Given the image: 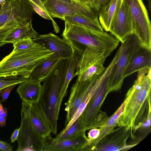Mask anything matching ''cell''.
<instances>
[{
    "instance_id": "cell-1",
    "label": "cell",
    "mask_w": 151,
    "mask_h": 151,
    "mask_svg": "<svg viewBox=\"0 0 151 151\" xmlns=\"http://www.w3.org/2000/svg\"><path fill=\"white\" fill-rule=\"evenodd\" d=\"M69 60L62 59L43 81L37 104L46 116L52 132L56 134L61 102L60 96L68 68Z\"/></svg>"
},
{
    "instance_id": "cell-2",
    "label": "cell",
    "mask_w": 151,
    "mask_h": 151,
    "mask_svg": "<svg viewBox=\"0 0 151 151\" xmlns=\"http://www.w3.org/2000/svg\"><path fill=\"white\" fill-rule=\"evenodd\" d=\"M65 22L62 36L71 46L73 54L82 52L87 47L113 52L119 45V41L116 37L104 31Z\"/></svg>"
},
{
    "instance_id": "cell-3",
    "label": "cell",
    "mask_w": 151,
    "mask_h": 151,
    "mask_svg": "<svg viewBox=\"0 0 151 151\" xmlns=\"http://www.w3.org/2000/svg\"><path fill=\"white\" fill-rule=\"evenodd\" d=\"M147 74L138 72L137 79L127 93L129 98L124 111L118 120L117 125L128 130L141 124L144 111L150 107L151 69Z\"/></svg>"
},
{
    "instance_id": "cell-4",
    "label": "cell",
    "mask_w": 151,
    "mask_h": 151,
    "mask_svg": "<svg viewBox=\"0 0 151 151\" xmlns=\"http://www.w3.org/2000/svg\"><path fill=\"white\" fill-rule=\"evenodd\" d=\"M53 53L35 42L24 50L12 51L0 62V77L22 76L28 78L36 66Z\"/></svg>"
},
{
    "instance_id": "cell-5",
    "label": "cell",
    "mask_w": 151,
    "mask_h": 151,
    "mask_svg": "<svg viewBox=\"0 0 151 151\" xmlns=\"http://www.w3.org/2000/svg\"><path fill=\"white\" fill-rule=\"evenodd\" d=\"M112 52L87 47L81 55L74 57L77 79L82 81L98 77L105 69L104 64L106 59Z\"/></svg>"
},
{
    "instance_id": "cell-6",
    "label": "cell",
    "mask_w": 151,
    "mask_h": 151,
    "mask_svg": "<svg viewBox=\"0 0 151 151\" xmlns=\"http://www.w3.org/2000/svg\"><path fill=\"white\" fill-rule=\"evenodd\" d=\"M119 47L120 55L111 72L109 79V93L119 90L124 78V74L134 53L140 46L139 41L134 33L127 36Z\"/></svg>"
},
{
    "instance_id": "cell-7",
    "label": "cell",
    "mask_w": 151,
    "mask_h": 151,
    "mask_svg": "<svg viewBox=\"0 0 151 151\" xmlns=\"http://www.w3.org/2000/svg\"><path fill=\"white\" fill-rule=\"evenodd\" d=\"M21 106V124L17 151H44L45 139L34 128L26 103L22 101Z\"/></svg>"
},
{
    "instance_id": "cell-8",
    "label": "cell",
    "mask_w": 151,
    "mask_h": 151,
    "mask_svg": "<svg viewBox=\"0 0 151 151\" xmlns=\"http://www.w3.org/2000/svg\"><path fill=\"white\" fill-rule=\"evenodd\" d=\"M131 10L133 33L141 46L151 50V26L147 11L142 0H124Z\"/></svg>"
},
{
    "instance_id": "cell-9",
    "label": "cell",
    "mask_w": 151,
    "mask_h": 151,
    "mask_svg": "<svg viewBox=\"0 0 151 151\" xmlns=\"http://www.w3.org/2000/svg\"><path fill=\"white\" fill-rule=\"evenodd\" d=\"M49 15L52 17L63 20L65 16L76 14L82 15L93 20H98L97 14L73 0L68 3L59 0H47L43 4Z\"/></svg>"
},
{
    "instance_id": "cell-10",
    "label": "cell",
    "mask_w": 151,
    "mask_h": 151,
    "mask_svg": "<svg viewBox=\"0 0 151 151\" xmlns=\"http://www.w3.org/2000/svg\"><path fill=\"white\" fill-rule=\"evenodd\" d=\"M109 31L121 42L127 36L133 33L130 8L124 0H119L112 18Z\"/></svg>"
},
{
    "instance_id": "cell-11",
    "label": "cell",
    "mask_w": 151,
    "mask_h": 151,
    "mask_svg": "<svg viewBox=\"0 0 151 151\" xmlns=\"http://www.w3.org/2000/svg\"><path fill=\"white\" fill-rule=\"evenodd\" d=\"M109 76L103 83L90 100L79 116L85 130L90 129L93 122L99 113L100 108L109 91Z\"/></svg>"
},
{
    "instance_id": "cell-12",
    "label": "cell",
    "mask_w": 151,
    "mask_h": 151,
    "mask_svg": "<svg viewBox=\"0 0 151 151\" xmlns=\"http://www.w3.org/2000/svg\"><path fill=\"white\" fill-rule=\"evenodd\" d=\"M98 78L82 81L76 79L71 88L68 99L65 104L66 107L65 110L67 113L65 126L70 122L85 98L92 84Z\"/></svg>"
},
{
    "instance_id": "cell-13",
    "label": "cell",
    "mask_w": 151,
    "mask_h": 151,
    "mask_svg": "<svg viewBox=\"0 0 151 151\" xmlns=\"http://www.w3.org/2000/svg\"><path fill=\"white\" fill-rule=\"evenodd\" d=\"M47 50L57 54L63 59L69 60L73 55V50L64 39L52 33L38 35L32 39Z\"/></svg>"
},
{
    "instance_id": "cell-14",
    "label": "cell",
    "mask_w": 151,
    "mask_h": 151,
    "mask_svg": "<svg viewBox=\"0 0 151 151\" xmlns=\"http://www.w3.org/2000/svg\"><path fill=\"white\" fill-rule=\"evenodd\" d=\"M88 141L85 134L73 138L45 139L44 151H81Z\"/></svg>"
},
{
    "instance_id": "cell-15",
    "label": "cell",
    "mask_w": 151,
    "mask_h": 151,
    "mask_svg": "<svg viewBox=\"0 0 151 151\" xmlns=\"http://www.w3.org/2000/svg\"><path fill=\"white\" fill-rule=\"evenodd\" d=\"M120 127L105 135L97 144L95 149L96 150L117 151L124 148L128 137V130L125 127Z\"/></svg>"
},
{
    "instance_id": "cell-16",
    "label": "cell",
    "mask_w": 151,
    "mask_h": 151,
    "mask_svg": "<svg viewBox=\"0 0 151 151\" xmlns=\"http://www.w3.org/2000/svg\"><path fill=\"white\" fill-rule=\"evenodd\" d=\"M151 69V50L141 46L133 55L125 72V78L142 70Z\"/></svg>"
},
{
    "instance_id": "cell-17",
    "label": "cell",
    "mask_w": 151,
    "mask_h": 151,
    "mask_svg": "<svg viewBox=\"0 0 151 151\" xmlns=\"http://www.w3.org/2000/svg\"><path fill=\"white\" fill-rule=\"evenodd\" d=\"M26 103L32 123L36 130L45 139L50 137L52 132L50 127L46 116L37 103Z\"/></svg>"
},
{
    "instance_id": "cell-18",
    "label": "cell",
    "mask_w": 151,
    "mask_h": 151,
    "mask_svg": "<svg viewBox=\"0 0 151 151\" xmlns=\"http://www.w3.org/2000/svg\"><path fill=\"white\" fill-rule=\"evenodd\" d=\"M42 85L30 78L19 84L17 89L20 99L28 103H38L41 95Z\"/></svg>"
},
{
    "instance_id": "cell-19",
    "label": "cell",
    "mask_w": 151,
    "mask_h": 151,
    "mask_svg": "<svg viewBox=\"0 0 151 151\" xmlns=\"http://www.w3.org/2000/svg\"><path fill=\"white\" fill-rule=\"evenodd\" d=\"M62 59L57 54L53 53L36 66L30 74L29 78L41 83Z\"/></svg>"
},
{
    "instance_id": "cell-20",
    "label": "cell",
    "mask_w": 151,
    "mask_h": 151,
    "mask_svg": "<svg viewBox=\"0 0 151 151\" xmlns=\"http://www.w3.org/2000/svg\"><path fill=\"white\" fill-rule=\"evenodd\" d=\"M32 17L25 21L19 27L14 29L4 40L5 43H13L14 42L26 37L33 39L39 35L33 29Z\"/></svg>"
},
{
    "instance_id": "cell-21",
    "label": "cell",
    "mask_w": 151,
    "mask_h": 151,
    "mask_svg": "<svg viewBox=\"0 0 151 151\" xmlns=\"http://www.w3.org/2000/svg\"><path fill=\"white\" fill-rule=\"evenodd\" d=\"M119 1V0H111L98 13L100 24L102 29L106 32L109 31L112 18Z\"/></svg>"
},
{
    "instance_id": "cell-22",
    "label": "cell",
    "mask_w": 151,
    "mask_h": 151,
    "mask_svg": "<svg viewBox=\"0 0 151 151\" xmlns=\"http://www.w3.org/2000/svg\"><path fill=\"white\" fill-rule=\"evenodd\" d=\"M128 101V99L126 98L116 112L110 118H108L103 126L100 127V133L98 137L95 140V144H97L105 135L112 131L117 125L118 120L124 112Z\"/></svg>"
},
{
    "instance_id": "cell-23",
    "label": "cell",
    "mask_w": 151,
    "mask_h": 151,
    "mask_svg": "<svg viewBox=\"0 0 151 151\" xmlns=\"http://www.w3.org/2000/svg\"><path fill=\"white\" fill-rule=\"evenodd\" d=\"M63 20L97 30L104 31L98 20H93L82 15L76 14L65 16Z\"/></svg>"
},
{
    "instance_id": "cell-24",
    "label": "cell",
    "mask_w": 151,
    "mask_h": 151,
    "mask_svg": "<svg viewBox=\"0 0 151 151\" xmlns=\"http://www.w3.org/2000/svg\"><path fill=\"white\" fill-rule=\"evenodd\" d=\"M86 131L79 117L65 131L59 133L55 138L60 139H72L85 134Z\"/></svg>"
},
{
    "instance_id": "cell-25",
    "label": "cell",
    "mask_w": 151,
    "mask_h": 151,
    "mask_svg": "<svg viewBox=\"0 0 151 151\" xmlns=\"http://www.w3.org/2000/svg\"><path fill=\"white\" fill-rule=\"evenodd\" d=\"M76 65V60L73 55L69 60L66 74L60 91V100L61 102L63 98L66 94L67 88L70 82L73 78L75 76Z\"/></svg>"
},
{
    "instance_id": "cell-26",
    "label": "cell",
    "mask_w": 151,
    "mask_h": 151,
    "mask_svg": "<svg viewBox=\"0 0 151 151\" xmlns=\"http://www.w3.org/2000/svg\"><path fill=\"white\" fill-rule=\"evenodd\" d=\"M13 0H6L0 11V28L2 27L9 18L12 12Z\"/></svg>"
},
{
    "instance_id": "cell-27",
    "label": "cell",
    "mask_w": 151,
    "mask_h": 151,
    "mask_svg": "<svg viewBox=\"0 0 151 151\" xmlns=\"http://www.w3.org/2000/svg\"><path fill=\"white\" fill-rule=\"evenodd\" d=\"M26 79L22 76L0 77V90L11 85L20 84Z\"/></svg>"
},
{
    "instance_id": "cell-28",
    "label": "cell",
    "mask_w": 151,
    "mask_h": 151,
    "mask_svg": "<svg viewBox=\"0 0 151 151\" xmlns=\"http://www.w3.org/2000/svg\"><path fill=\"white\" fill-rule=\"evenodd\" d=\"M33 43L32 39L29 37H25L13 43L14 49L12 51L16 52L24 50L32 45Z\"/></svg>"
},
{
    "instance_id": "cell-29",
    "label": "cell",
    "mask_w": 151,
    "mask_h": 151,
    "mask_svg": "<svg viewBox=\"0 0 151 151\" xmlns=\"http://www.w3.org/2000/svg\"><path fill=\"white\" fill-rule=\"evenodd\" d=\"M18 27L3 26L0 28V47L6 44L4 42V40L14 29Z\"/></svg>"
},
{
    "instance_id": "cell-30",
    "label": "cell",
    "mask_w": 151,
    "mask_h": 151,
    "mask_svg": "<svg viewBox=\"0 0 151 151\" xmlns=\"http://www.w3.org/2000/svg\"><path fill=\"white\" fill-rule=\"evenodd\" d=\"M16 85H13L5 88L0 91L1 96L2 102H4L8 98L9 94L13 88Z\"/></svg>"
},
{
    "instance_id": "cell-31",
    "label": "cell",
    "mask_w": 151,
    "mask_h": 151,
    "mask_svg": "<svg viewBox=\"0 0 151 151\" xmlns=\"http://www.w3.org/2000/svg\"><path fill=\"white\" fill-rule=\"evenodd\" d=\"M100 133V129L95 128L91 129L88 133V142H91L97 139Z\"/></svg>"
},
{
    "instance_id": "cell-32",
    "label": "cell",
    "mask_w": 151,
    "mask_h": 151,
    "mask_svg": "<svg viewBox=\"0 0 151 151\" xmlns=\"http://www.w3.org/2000/svg\"><path fill=\"white\" fill-rule=\"evenodd\" d=\"M111 0H93L94 11L98 14L100 9L106 5Z\"/></svg>"
},
{
    "instance_id": "cell-33",
    "label": "cell",
    "mask_w": 151,
    "mask_h": 151,
    "mask_svg": "<svg viewBox=\"0 0 151 151\" xmlns=\"http://www.w3.org/2000/svg\"><path fill=\"white\" fill-rule=\"evenodd\" d=\"M73 0L86 8L89 9H92L94 12V6L93 0Z\"/></svg>"
},
{
    "instance_id": "cell-34",
    "label": "cell",
    "mask_w": 151,
    "mask_h": 151,
    "mask_svg": "<svg viewBox=\"0 0 151 151\" xmlns=\"http://www.w3.org/2000/svg\"><path fill=\"white\" fill-rule=\"evenodd\" d=\"M0 150L3 151H12L13 147L10 144L0 140Z\"/></svg>"
},
{
    "instance_id": "cell-35",
    "label": "cell",
    "mask_w": 151,
    "mask_h": 151,
    "mask_svg": "<svg viewBox=\"0 0 151 151\" xmlns=\"http://www.w3.org/2000/svg\"><path fill=\"white\" fill-rule=\"evenodd\" d=\"M20 129V127L16 129L13 132L11 137V143L14 142L18 138V134Z\"/></svg>"
},
{
    "instance_id": "cell-36",
    "label": "cell",
    "mask_w": 151,
    "mask_h": 151,
    "mask_svg": "<svg viewBox=\"0 0 151 151\" xmlns=\"http://www.w3.org/2000/svg\"><path fill=\"white\" fill-rule=\"evenodd\" d=\"M32 1L41 7L44 11L48 14L49 15L45 8L44 6L40 0H30Z\"/></svg>"
},
{
    "instance_id": "cell-37",
    "label": "cell",
    "mask_w": 151,
    "mask_h": 151,
    "mask_svg": "<svg viewBox=\"0 0 151 151\" xmlns=\"http://www.w3.org/2000/svg\"><path fill=\"white\" fill-rule=\"evenodd\" d=\"M6 118L0 116V126L1 127H3L5 125Z\"/></svg>"
},
{
    "instance_id": "cell-38",
    "label": "cell",
    "mask_w": 151,
    "mask_h": 151,
    "mask_svg": "<svg viewBox=\"0 0 151 151\" xmlns=\"http://www.w3.org/2000/svg\"><path fill=\"white\" fill-rule=\"evenodd\" d=\"M7 109L4 107V110L2 114L0 115V116L3 117H7Z\"/></svg>"
},
{
    "instance_id": "cell-39",
    "label": "cell",
    "mask_w": 151,
    "mask_h": 151,
    "mask_svg": "<svg viewBox=\"0 0 151 151\" xmlns=\"http://www.w3.org/2000/svg\"><path fill=\"white\" fill-rule=\"evenodd\" d=\"M148 4L149 9L150 11L151 10V0H147Z\"/></svg>"
},
{
    "instance_id": "cell-40",
    "label": "cell",
    "mask_w": 151,
    "mask_h": 151,
    "mask_svg": "<svg viewBox=\"0 0 151 151\" xmlns=\"http://www.w3.org/2000/svg\"><path fill=\"white\" fill-rule=\"evenodd\" d=\"M60 1H63L65 2L68 3H71L72 2L73 0H59Z\"/></svg>"
},
{
    "instance_id": "cell-41",
    "label": "cell",
    "mask_w": 151,
    "mask_h": 151,
    "mask_svg": "<svg viewBox=\"0 0 151 151\" xmlns=\"http://www.w3.org/2000/svg\"><path fill=\"white\" fill-rule=\"evenodd\" d=\"M6 0H0V4L3 5L5 2Z\"/></svg>"
},
{
    "instance_id": "cell-42",
    "label": "cell",
    "mask_w": 151,
    "mask_h": 151,
    "mask_svg": "<svg viewBox=\"0 0 151 151\" xmlns=\"http://www.w3.org/2000/svg\"><path fill=\"white\" fill-rule=\"evenodd\" d=\"M4 107H3L2 109L0 110V115L4 112Z\"/></svg>"
},
{
    "instance_id": "cell-43",
    "label": "cell",
    "mask_w": 151,
    "mask_h": 151,
    "mask_svg": "<svg viewBox=\"0 0 151 151\" xmlns=\"http://www.w3.org/2000/svg\"><path fill=\"white\" fill-rule=\"evenodd\" d=\"M3 106L1 104V102H0V110L3 109Z\"/></svg>"
},
{
    "instance_id": "cell-44",
    "label": "cell",
    "mask_w": 151,
    "mask_h": 151,
    "mask_svg": "<svg viewBox=\"0 0 151 151\" xmlns=\"http://www.w3.org/2000/svg\"><path fill=\"white\" fill-rule=\"evenodd\" d=\"M47 0H40L42 4H43Z\"/></svg>"
},
{
    "instance_id": "cell-45",
    "label": "cell",
    "mask_w": 151,
    "mask_h": 151,
    "mask_svg": "<svg viewBox=\"0 0 151 151\" xmlns=\"http://www.w3.org/2000/svg\"><path fill=\"white\" fill-rule=\"evenodd\" d=\"M2 7V5L0 4V11Z\"/></svg>"
},
{
    "instance_id": "cell-46",
    "label": "cell",
    "mask_w": 151,
    "mask_h": 151,
    "mask_svg": "<svg viewBox=\"0 0 151 151\" xmlns=\"http://www.w3.org/2000/svg\"></svg>"
},
{
    "instance_id": "cell-47",
    "label": "cell",
    "mask_w": 151,
    "mask_h": 151,
    "mask_svg": "<svg viewBox=\"0 0 151 151\" xmlns=\"http://www.w3.org/2000/svg\"></svg>"
}]
</instances>
